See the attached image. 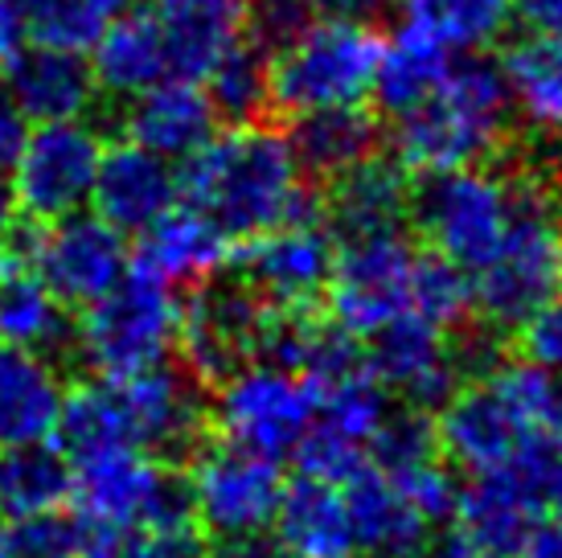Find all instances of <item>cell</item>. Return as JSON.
I'll return each instance as SVG.
<instances>
[{
    "label": "cell",
    "instance_id": "11",
    "mask_svg": "<svg viewBox=\"0 0 562 558\" xmlns=\"http://www.w3.org/2000/svg\"><path fill=\"white\" fill-rule=\"evenodd\" d=\"M333 264L337 238L325 226H276L243 238L222 267L271 309H325Z\"/></svg>",
    "mask_w": 562,
    "mask_h": 558
},
{
    "label": "cell",
    "instance_id": "17",
    "mask_svg": "<svg viewBox=\"0 0 562 558\" xmlns=\"http://www.w3.org/2000/svg\"><path fill=\"white\" fill-rule=\"evenodd\" d=\"M4 82L9 99L25 120H82L94 111V75L82 49L16 46L4 54Z\"/></svg>",
    "mask_w": 562,
    "mask_h": 558
},
{
    "label": "cell",
    "instance_id": "35",
    "mask_svg": "<svg viewBox=\"0 0 562 558\" xmlns=\"http://www.w3.org/2000/svg\"><path fill=\"white\" fill-rule=\"evenodd\" d=\"M82 522L63 510L13 517V526L0 529V558H79Z\"/></svg>",
    "mask_w": 562,
    "mask_h": 558
},
{
    "label": "cell",
    "instance_id": "43",
    "mask_svg": "<svg viewBox=\"0 0 562 558\" xmlns=\"http://www.w3.org/2000/svg\"><path fill=\"white\" fill-rule=\"evenodd\" d=\"M521 558H562V522H547V526H533L530 543H526Z\"/></svg>",
    "mask_w": 562,
    "mask_h": 558
},
{
    "label": "cell",
    "instance_id": "37",
    "mask_svg": "<svg viewBox=\"0 0 562 558\" xmlns=\"http://www.w3.org/2000/svg\"><path fill=\"white\" fill-rule=\"evenodd\" d=\"M325 16V0H247V37L267 54L292 46L300 33Z\"/></svg>",
    "mask_w": 562,
    "mask_h": 558
},
{
    "label": "cell",
    "instance_id": "15",
    "mask_svg": "<svg viewBox=\"0 0 562 558\" xmlns=\"http://www.w3.org/2000/svg\"><path fill=\"white\" fill-rule=\"evenodd\" d=\"M341 484L353 550H366L370 558H427L431 526L415 513L394 477L366 460Z\"/></svg>",
    "mask_w": 562,
    "mask_h": 558
},
{
    "label": "cell",
    "instance_id": "36",
    "mask_svg": "<svg viewBox=\"0 0 562 558\" xmlns=\"http://www.w3.org/2000/svg\"><path fill=\"white\" fill-rule=\"evenodd\" d=\"M292 456H296L304 477H316V481H328V484H341L345 477H353L366 465V448L353 444V439H345L341 432L325 427L321 418L308 423V432L296 439Z\"/></svg>",
    "mask_w": 562,
    "mask_h": 558
},
{
    "label": "cell",
    "instance_id": "3",
    "mask_svg": "<svg viewBox=\"0 0 562 558\" xmlns=\"http://www.w3.org/2000/svg\"><path fill=\"white\" fill-rule=\"evenodd\" d=\"M505 226L509 189L493 165H460L411 177L406 231H415L423 247L448 255L464 271H481L497 255Z\"/></svg>",
    "mask_w": 562,
    "mask_h": 558
},
{
    "label": "cell",
    "instance_id": "44",
    "mask_svg": "<svg viewBox=\"0 0 562 558\" xmlns=\"http://www.w3.org/2000/svg\"><path fill=\"white\" fill-rule=\"evenodd\" d=\"M13 222H16V193H13L9 172H0V234L9 231Z\"/></svg>",
    "mask_w": 562,
    "mask_h": 558
},
{
    "label": "cell",
    "instance_id": "20",
    "mask_svg": "<svg viewBox=\"0 0 562 558\" xmlns=\"http://www.w3.org/2000/svg\"><path fill=\"white\" fill-rule=\"evenodd\" d=\"M63 406V373L25 345L0 342V448L42 444Z\"/></svg>",
    "mask_w": 562,
    "mask_h": 558
},
{
    "label": "cell",
    "instance_id": "46",
    "mask_svg": "<svg viewBox=\"0 0 562 558\" xmlns=\"http://www.w3.org/2000/svg\"><path fill=\"white\" fill-rule=\"evenodd\" d=\"M21 255H16V247H13V238H9V231L0 234V279L4 276H13V271H21Z\"/></svg>",
    "mask_w": 562,
    "mask_h": 558
},
{
    "label": "cell",
    "instance_id": "33",
    "mask_svg": "<svg viewBox=\"0 0 562 558\" xmlns=\"http://www.w3.org/2000/svg\"><path fill=\"white\" fill-rule=\"evenodd\" d=\"M382 382H378L370 370H358L353 378H345L337 387L321 390V403H316V418L341 432L345 439H353L366 448V439L374 435V427L386 415V394H382Z\"/></svg>",
    "mask_w": 562,
    "mask_h": 558
},
{
    "label": "cell",
    "instance_id": "26",
    "mask_svg": "<svg viewBox=\"0 0 562 558\" xmlns=\"http://www.w3.org/2000/svg\"><path fill=\"white\" fill-rule=\"evenodd\" d=\"M448 70V46L427 30L406 21L391 42H382L374 75V108L382 115H403L439 91Z\"/></svg>",
    "mask_w": 562,
    "mask_h": 558
},
{
    "label": "cell",
    "instance_id": "39",
    "mask_svg": "<svg viewBox=\"0 0 562 558\" xmlns=\"http://www.w3.org/2000/svg\"><path fill=\"white\" fill-rule=\"evenodd\" d=\"M509 357L533 361L542 370H562V292L550 295L530 321H521L509 337Z\"/></svg>",
    "mask_w": 562,
    "mask_h": 558
},
{
    "label": "cell",
    "instance_id": "2",
    "mask_svg": "<svg viewBox=\"0 0 562 558\" xmlns=\"http://www.w3.org/2000/svg\"><path fill=\"white\" fill-rule=\"evenodd\" d=\"M382 33L366 16H321L267 63V120L361 103L374 91Z\"/></svg>",
    "mask_w": 562,
    "mask_h": 558
},
{
    "label": "cell",
    "instance_id": "38",
    "mask_svg": "<svg viewBox=\"0 0 562 558\" xmlns=\"http://www.w3.org/2000/svg\"><path fill=\"white\" fill-rule=\"evenodd\" d=\"M398 489H403L406 501L415 505V513H419L427 526H443V522H452L456 501H460V489H464V484L456 481V472L448 465L431 460V465H423V468H415V472L398 477Z\"/></svg>",
    "mask_w": 562,
    "mask_h": 558
},
{
    "label": "cell",
    "instance_id": "48",
    "mask_svg": "<svg viewBox=\"0 0 562 558\" xmlns=\"http://www.w3.org/2000/svg\"><path fill=\"white\" fill-rule=\"evenodd\" d=\"M0 75H4V49H0Z\"/></svg>",
    "mask_w": 562,
    "mask_h": 558
},
{
    "label": "cell",
    "instance_id": "6",
    "mask_svg": "<svg viewBox=\"0 0 562 558\" xmlns=\"http://www.w3.org/2000/svg\"><path fill=\"white\" fill-rule=\"evenodd\" d=\"M111 387L124 411L127 444L160 465L189 468L214 435V399L181 361H157L148 370L111 378Z\"/></svg>",
    "mask_w": 562,
    "mask_h": 558
},
{
    "label": "cell",
    "instance_id": "22",
    "mask_svg": "<svg viewBox=\"0 0 562 558\" xmlns=\"http://www.w3.org/2000/svg\"><path fill=\"white\" fill-rule=\"evenodd\" d=\"M136 264H144L148 271H157L165 283H202L226 264L231 255V238L218 222L193 205H172L148 226Z\"/></svg>",
    "mask_w": 562,
    "mask_h": 558
},
{
    "label": "cell",
    "instance_id": "31",
    "mask_svg": "<svg viewBox=\"0 0 562 558\" xmlns=\"http://www.w3.org/2000/svg\"><path fill=\"white\" fill-rule=\"evenodd\" d=\"M411 312L436 328H452L472 316V279L460 264L431 247H415L411 264Z\"/></svg>",
    "mask_w": 562,
    "mask_h": 558
},
{
    "label": "cell",
    "instance_id": "19",
    "mask_svg": "<svg viewBox=\"0 0 562 558\" xmlns=\"http://www.w3.org/2000/svg\"><path fill=\"white\" fill-rule=\"evenodd\" d=\"M169 78L205 82L218 58L247 33V0H157Z\"/></svg>",
    "mask_w": 562,
    "mask_h": 558
},
{
    "label": "cell",
    "instance_id": "25",
    "mask_svg": "<svg viewBox=\"0 0 562 558\" xmlns=\"http://www.w3.org/2000/svg\"><path fill=\"white\" fill-rule=\"evenodd\" d=\"M514 108L530 132L562 140V33L533 30L501 49Z\"/></svg>",
    "mask_w": 562,
    "mask_h": 558
},
{
    "label": "cell",
    "instance_id": "29",
    "mask_svg": "<svg viewBox=\"0 0 562 558\" xmlns=\"http://www.w3.org/2000/svg\"><path fill=\"white\" fill-rule=\"evenodd\" d=\"M267 63H271V54L243 33L218 58V66L205 75L202 87L226 127L267 120Z\"/></svg>",
    "mask_w": 562,
    "mask_h": 558
},
{
    "label": "cell",
    "instance_id": "34",
    "mask_svg": "<svg viewBox=\"0 0 562 558\" xmlns=\"http://www.w3.org/2000/svg\"><path fill=\"white\" fill-rule=\"evenodd\" d=\"M501 468L521 484V493L530 496L538 510L562 505V439L554 432L530 427Z\"/></svg>",
    "mask_w": 562,
    "mask_h": 558
},
{
    "label": "cell",
    "instance_id": "24",
    "mask_svg": "<svg viewBox=\"0 0 562 558\" xmlns=\"http://www.w3.org/2000/svg\"><path fill=\"white\" fill-rule=\"evenodd\" d=\"M127 0H0V49H87Z\"/></svg>",
    "mask_w": 562,
    "mask_h": 558
},
{
    "label": "cell",
    "instance_id": "14",
    "mask_svg": "<svg viewBox=\"0 0 562 558\" xmlns=\"http://www.w3.org/2000/svg\"><path fill=\"white\" fill-rule=\"evenodd\" d=\"M91 202L94 217H103L108 226L120 234H140L177 205V172L165 165V156L124 140L99 156Z\"/></svg>",
    "mask_w": 562,
    "mask_h": 558
},
{
    "label": "cell",
    "instance_id": "7",
    "mask_svg": "<svg viewBox=\"0 0 562 558\" xmlns=\"http://www.w3.org/2000/svg\"><path fill=\"white\" fill-rule=\"evenodd\" d=\"M321 394L304 373L276 366H243L214 399V432L267 460L292 456L296 439L316 418Z\"/></svg>",
    "mask_w": 562,
    "mask_h": 558
},
{
    "label": "cell",
    "instance_id": "12",
    "mask_svg": "<svg viewBox=\"0 0 562 558\" xmlns=\"http://www.w3.org/2000/svg\"><path fill=\"white\" fill-rule=\"evenodd\" d=\"M497 370L460 382V390L436 415L439 456L456 472H472V477L493 472L514 456V448L530 432V418L521 415V406L514 403Z\"/></svg>",
    "mask_w": 562,
    "mask_h": 558
},
{
    "label": "cell",
    "instance_id": "45",
    "mask_svg": "<svg viewBox=\"0 0 562 558\" xmlns=\"http://www.w3.org/2000/svg\"><path fill=\"white\" fill-rule=\"evenodd\" d=\"M382 0H325V16H366Z\"/></svg>",
    "mask_w": 562,
    "mask_h": 558
},
{
    "label": "cell",
    "instance_id": "13",
    "mask_svg": "<svg viewBox=\"0 0 562 558\" xmlns=\"http://www.w3.org/2000/svg\"><path fill=\"white\" fill-rule=\"evenodd\" d=\"M411 177L415 172L391 148H378L366 160L349 165L333 181H325V231L337 243L382 231H406Z\"/></svg>",
    "mask_w": 562,
    "mask_h": 558
},
{
    "label": "cell",
    "instance_id": "47",
    "mask_svg": "<svg viewBox=\"0 0 562 558\" xmlns=\"http://www.w3.org/2000/svg\"><path fill=\"white\" fill-rule=\"evenodd\" d=\"M547 432H554L562 439V382H559V390H554V411H550V427Z\"/></svg>",
    "mask_w": 562,
    "mask_h": 558
},
{
    "label": "cell",
    "instance_id": "5",
    "mask_svg": "<svg viewBox=\"0 0 562 558\" xmlns=\"http://www.w3.org/2000/svg\"><path fill=\"white\" fill-rule=\"evenodd\" d=\"M21 264L46 283L70 312H82L124 276V234L103 217L66 214L54 222H30L16 214L9 226Z\"/></svg>",
    "mask_w": 562,
    "mask_h": 558
},
{
    "label": "cell",
    "instance_id": "41",
    "mask_svg": "<svg viewBox=\"0 0 562 558\" xmlns=\"http://www.w3.org/2000/svg\"><path fill=\"white\" fill-rule=\"evenodd\" d=\"M25 136H30L25 115L16 111L13 99H0V172H9L16 165V156L25 148Z\"/></svg>",
    "mask_w": 562,
    "mask_h": 558
},
{
    "label": "cell",
    "instance_id": "4",
    "mask_svg": "<svg viewBox=\"0 0 562 558\" xmlns=\"http://www.w3.org/2000/svg\"><path fill=\"white\" fill-rule=\"evenodd\" d=\"M177 342V300L144 264L124 267L94 304L79 312L82 366L94 378H124L165 361Z\"/></svg>",
    "mask_w": 562,
    "mask_h": 558
},
{
    "label": "cell",
    "instance_id": "30",
    "mask_svg": "<svg viewBox=\"0 0 562 558\" xmlns=\"http://www.w3.org/2000/svg\"><path fill=\"white\" fill-rule=\"evenodd\" d=\"M406 21L439 37L448 49L493 46L509 30V0H403Z\"/></svg>",
    "mask_w": 562,
    "mask_h": 558
},
{
    "label": "cell",
    "instance_id": "18",
    "mask_svg": "<svg viewBox=\"0 0 562 558\" xmlns=\"http://www.w3.org/2000/svg\"><path fill=\"white\" fill-rule=\"evenodd\" d=\"M288 144L300 160V172L313 181H333L337 172L349 165L366 160L370 153L386 148V127H382V111L374 103H341V108L304 111L283 120Z\"/></svg>",
    "mask_w": 562,
    "mask_h": 558
},
{
    "label": "cell",
    "instance_id": "40",
    "mask_svg": "<svg viewBox=\"0 0 562 558\" xmlns=\"http://www.w3.org/2000/svg\"><path fill=\"white\" fill-rule=\"evenodd\" d=\"M124 558H205L202 526H172V529H136Z\"/></svg>",
    "mask_w": 562,
    "mask_h": 558
},
{
    "label": "cell",
    "instance_id": "42",
    "mask_svg": "<svg viewBox=\"0 0 562 558\" xmlns=\"http://www.w3.org/2000/svg\"><path fill=\"white\" fill-rule=\"evenodd\" d=\"M509 4L530 30L562 33V0H509Z\"/></svg>",
    "mask_w": 562,
    "mask_h": 558
},
{
    "label": "cell",
    "instance_id": "32",
    "mask_svg": "<svg viewBox=\"0 0 562 558\" xmlns=\"http://www.w3.org/2000/svg\"><path fill=\"white\" fill-rule=\"evenodd\" d=\"M366 460L374 468H382L386 477H406L415 468L443 460L439 456V435H436V415L415 411V406H398L386 411L382 423L374 427V435L366 439Z\"/></svg>",
    "mask_w": 562,
    "mask_h": 558
},
{
    "label": "cell",
    "instance_id": "9",
    "mask_svg": "<svg viewBox=\"0 0 562 558\" xmlns=\"http://www.w3.org/2000/svg\"><path fill=\"white\" fill-rule=\"evenodd\" d=\"M411 264L415 243L406 231H382L337 243V264L328 279V316L358 337L411 309Z\"/></svg>",
    "mask_w": 562,
    "mask_h": 558
},
{
    "label": "cell",
    "instance_id": "1",
    "mask_svg": "<svg viewBox=\"0 0 562 558\" xmlns=\"http://www.w3.org/2000/svg\"><path fill=\"white\" fill-rule=\"evenodd\" d=\"M300 177V160L280 124H231L186 156L177 202L210 214L226 238H255L283 226Z\"/></svg>",
    "mask_w": 562,
    "mask_h": 558
},
{
    "label": "cell",
    "instance_id": "10",
    "mask_svg": "<svg viewBox=\"0 0 562 558\" xmlns=\"http://www.w3.org/2000/svg\"><path fill=\"white\" fill-rule=\"evenodd\" d=\"M99 132L82 120H49L25 136V148L16 156V214L30 222H54V217L79 214V205L91 198L94 169H99Z\"/></svg>",
    "mask_w": 562,
    "mask_h": 558
},
{
    "label": "cell",
    "instance_id": "21",
    "mask_svg": "<svg viewBox=\"0 0 562 558\" xmlns=\"http://www.w3.org/2000/svg\"><path fill=\"white\" fill-rule=\"evenodd\" d=\"M94 87L124 103L132 94L148 91L169 78V58H165V37L153 9L140 13H115L94 37Z\"/></svg>",
    "mask_w": 562,
    "mask_h": 558
},
{
    "label": "cell",
    "instance_id": "16",
    "mask_svg": "<svg viewBox=\"0 0 562 558\" xmlns=\"http://www.w3.org/2000/svg\"><path fill=\"white\" fill-rule=\"evenodd\" d=\"M124 103L115 111L120 132L157 156H189L222 127L205 87L189 78H165Z\"/></svg>",
    "mask_w": 562,
    "mask_h": 558
},
{
    "label": "cell",
    "instance_id": "8",
    "mask_svg": "<svg viewBox=\"0 0 562 558\" xmlns=\"http://www.w3.org/2000/svg\"><path fill=\"white\" fill-rule=\"evenodd\" d=\"M189 481H193V510L205 538L271 529L283 493L280 460L238 448L214 432L189 460Z\"/></svg>",
    "mask_w": 562,
    "mask_h": 558
},
{
    "label": "cell",
    "instance_id": "23",
    "mask_svg": "<svg viewBox=\"0 0 562 558\" xmlns=\"http://www.w3.org/2000/svg\"><path fill=\"white\" fill-rule=\"evenodd\" d=\"M276 538L283 555L292 558H349L353 534L345 517L341 489L300 472L296 481H283L280 505H276Z\"/></svg>",
    "mask_w": 562,
    "mask_h": 558
},
{
    "label": "cell",
    "instance_id": "27",
    "mask_svg": "<svg viewBox=\"0 0 562 558\" xmlns=\"http://www.w3.org/2000/svg\"><path fill=\"white\" fill-rule=\"evenodd\" d=\"M54 448L63 451L70 465L94 460V456L115 448H132L111 378L82 373L70 382V390H63V406H58V423H54Z\"/></svg>",
    "mask_w": 562,
    "mask_h": 558
},
{
    "label": "cell",
    "instance_id": "49",
    "mask_svg": "<svg viewBox=\"0 0 562 558\" xmlns=\"http://www.w3.org/2000/svg\"><path fill=\"white\" fill-rule=\"evenodd\" d=\"M280 558H292V555H280Z\"/></svg>",
    "mask_w": 562,
    "mask_h": 558
},
{
    "label": "cell",
    "instance_id": "50",
    "mask_svg": "<svg viewBox=\"0 0 562 558\" xmlns=\"http://www.w3.org/2000/svg\"><path fill=\"white\" fill-rule=\"evenodd\" d=\"M559 513H562V505H559ZM559 522H562V517H559Z\"/></svg>",
    "mask_w": 562,
    "mask_h": 558
},
{
    "label": "cell",
    "instance_id": "28",
    "mask_svg": "<svg viewBox=\"0 0 562 558\" xmlns=\"http://www.w3.org/2000/svg\"><path fill=\"white\" fill-rule=\"evenodd\" d=\"M75 493V468L54 444L0 448V517L63 510Z\"/></svg>",
    "mask_w": 562,
    "mask_h": 558
}]
</instances>
